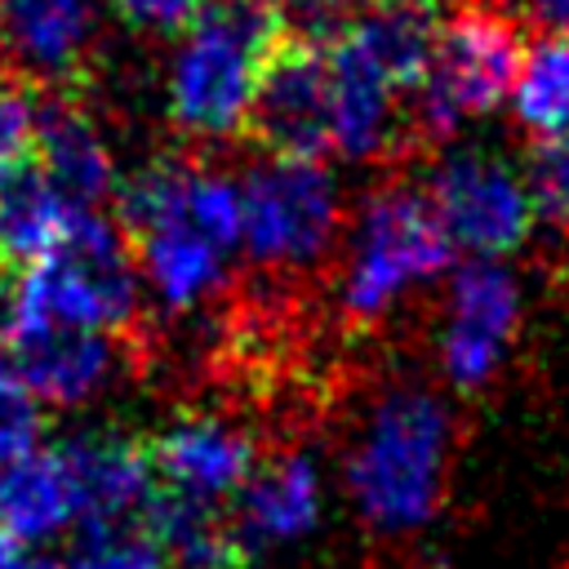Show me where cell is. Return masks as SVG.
<instances>
[{"mask_svg": "<svg viewBox=\"0 0 569 569\" xmlns=\"http://www.w3.org/2000/svg\"><path fill=\"white\" fill-rule=\"evenodd\" d=\"M120 236L138 253L156 293L173 307H200L227 276L240 240V191L191 160H151L120 196Z\"/></svg>", "mask_w": 569, "mask_h": 569, "instance_id": "6da1fadb", "label": "cell"}, {"mask_svg": "<svg viewBox=\"0 0 569 569\" xmlns=\"http://www.w3.org/2000/svg\"><path fill=\"white\" fill-rule=\"evenodd\" d=\"M289 31L280 0H204L169 67V120L196 142L236 138Z\"/></svg>", "mask_w": 569, "mask_h": 569, "instance_id": "7a4b0ae2", "label": "cell"}, {"mask_svg": "<svg viewBox=\"0 0 569 569\" xmlns=\"http://www.w3.org/2000/svg\"><path fill=\"white\" fill-rule=\"evenodd\" d=\"M445 458H449L445 405L422 387H396L373 405L347 458V489L369 525L413 529L440 502Z\"/></svg>", "mask_w": 569, "mask_h": 569, "instance_id": "3957f363", "label": "cell"}, {"mask_svg": "<svg viewBox=\"0 0 569 569\" xmlns=\"http://www.w3.org/2000/svg\"><path fill=\"white\" fill-rule=\"evenodd\" d=\"M525 62L520 22L485 0H462L436 22L431 58L418 84L422 133L449 138L462 120L485 116L516 84Z\"/></svg>", "mask_w": 569, "mask_h": 569, "instance_id": "277c9868", "label": "cell"}, {"mask_svg": "<svg viewBox=\"0 0 569 569\" xmlns=\"http://www.w3.org/2000/svg\"><path fill=\"white\" fill-rule=\"evenodd\" d=\"M449 236L440 231L427 196L387 187L365 200L342 271V311L351 320H378L413 284L431 280L449 262Z\"/></svg>", "mask_w": 569, "mask_h": 569, "instance_id": "5b68a950", "label": "cell"}, {"mask_svg": "<svg viewBox=\"0 0 569 569\" xmlns=\"http://www.w3.org/2000/svg\"><path fill=\"white\" fill-rule=\"evenodd\" d=\"M338 231V187L320 160L267 156L240 187V240L262 267L302 271Z\"/></svg>", "mask_w": 569, "mask_h": 569, "instance_id": "8992f818", "label": "cell"}, {"mask_svg": "<svg viewBox=\"0 0 569 569\" xmlns=\"http://www.w3.org/2000/svg\"><path fill=\"white\" fill-rule=\"evenodd\" d=\"M253 147L280 160H320L333 151V102H329V58L325 40L289 31L271 53L244 129Z\"/></svg>", "mask_w": 569, "mask_h": 569, "instance_id": "52a82bcc", "label": "cell"}, {"mask_svg": "<svg viewBox=\"0 0 569 569\" xmlns=\"http://www.w3.org/2000/svg\"><path fill=\"white\" fill-rule=\"evenodd\" d=\"M427 204L449 244H462L480 258L511 253L533 227V196L511 164L485 151H453L440 160Z\"/></svg>", "mask_w": 569, "mask_h": 569, "instance_id": "ba28073f", "label": "cell"}, {"mask_svg": "<svg viewBox=\"0 0 569 569\" xmlns=\"http://www.w3.org/2000/svg\"><path fill=\"white\" fill-rule=\"evenodd\" d=\"M142 449L156 489L200 507H218L253 476V440L218 418H182L142 440Z\"/></svg>", "mask_w": 569, "mask_h": 569, "instance_id": "9c48e42d", "label": "cell"}, {"mask_svg": "<svg viewBox=\"0 0 569 569\" xmlns=\"http://www.w3.org/2000/svg\"><path fill=\"white\" fill-rule=\"evenodd\" d=\"M89 0H0V67L76 93L89 67Z\"/></svg>", "mask_w": 569, "mask_h": 569, "instance_id": "30bf717a", "label": "cell"}, {"mask_svg": "<svg viewBox=\"0 0 569 569\" xmlns=\"http://www.w3.org/2000/svg\"><path fill=\"white\" fill-rule=\"evenodd\" d=\"M516 311H520L516 280L498 262L480 258L453 276L440 356H445V369L458 387H480L498 369L502 347L516 329Z\"/></svg>", "mask_w": 569, "mask_h": 569, "instance_id": "8fae6325", "label": "cell"}, {"mask_svg": "<svg viewBox=\"0 0 569 569\" xmlns=\"http://www.w3.org/2000/svg\"><path fill=\"white\" fill-rule=\"evenodd\" d=\"M31 164L80 213H89L98 200H107L111 196V182H116L111 151H107L93 116L80 107L76 93H53V98L40 102Z\"/></svg>", "mask_w": 569, "mask_h": 569, "instance_id": "7c38bea8", "label": "cell"}, {"mask_svg": "<svg viewBox=\"0 0 569 569\" xmlns=\"http://www.w3.org/2000/svg\"><path fill=\"white\" fill-rule=\"evenodd\" d=\"M0 356L36 400H53V405L84 400L111 369V342L102 333L62 329V325L27 329L9 338Z\"/></svg>", "mask_w": 569, "mask_h": 569, "instance_id": "4fadbf2b", "label": "cell"}, {"mask_svg": "<svg viewBox=\"0 0 569 569\" xmlns=\"http://www.w3.org/2000/svg\"><path fill=\"white\" fill-rule=\"evenodd\" d=\"M316 516H320V476H316L311 458L280 453L244 480L231 533L249 556L253 547L302 538L316 525Z\"/></svg>", "mask_w": 569, "mask_h": 569, "instance_id": "5bb4252c", "label": "cell"}, {"mask_svg": "<svg viewBox=\"0 0 569 569\" xmlns=\"http://www.w3.org/2000/svg\"><path fill=\"white\" fill-rule=\"evenodd\" d=\"M329 58V102H333V151L360 160L378 156L396 129V89L360 58V49L333 31L325 36Z\"/></svg>", "mask_w": 569, "mask_h": 569, "instance_id": "9a60e30c", "label": "cell"}, {"mask_svg": "<svg viewBox=\"0 0 569 569\" xmlns=\"http://www.w3.org/2000/svg\"><path fill=\"white\" fill-rule=\"evenodd\" d=\"M76 493H80V516L76 520H120V516H142L156 480L147 467L142 440L129 436H84L62 445Z\"/></svg>", "mask_w": 569, "mask_h": 569, "instance_id": "2e32d148", "label": "cell"}, {"mask_svg": "<svg viewBox=\"0 0 569 569\" xmlns=\"http://www.w3.org/2000/svg\"><path fill=\"white\" fill-rule=\"evenodd\" d=\"M80 493L62 449H31L0 467V529L22 542L53 538L76 525Z\"/></svg>", "mask_w": 569, "mask_h": 569, "instance_id": "e0dca14e", "label": "cell"}, {"mask_svg": "<svg viewBox=\"0 0 569 569\" xmlns=\"http://www.w3.org/2000/svg\"><path fill=\"white\" fill-rule=\"evenodd\" d=\"M76 218L80 209H71L31 160L18 164L0 178V267L22 271L40 262L49 249L62 244Z\"/></svg>", "mask_w": 569, "mask_h": 569, "instance_id": "ac0fdd59", "label": "cell"}, {"mask_svg": "<svg viewBox=\"0 0 569 569\" xmlns=\"http://www.w3.org/2000/svg\"><path fill=\"white\" fill-rule=\"evenodd\" d=\"M516 116L525 129L556 138L569 133V40L547 36L533 44L516 76Z\"/></svg>", "mask_w": 569, "mask_h": 569, "instance_id": "d6986e66", "label": "cell"}, {"mask_svg": "<svg viewBox=\"0 0 569 569\" xmlns=\"http://www.w3.org/2000/svg\"><path fill=\"white\" fill-rule=\"evenodd\" d=\"M67 569H169V556L142 511L120 520H76Z\"/></svg>", "mask_w": 569, "mask_h": 569, "instance_id": "ffe728a7", "label": "cell"}, {"mask_svg": "<svg viewBox=\"0 0 569 569\" xmlns=\"http://www.w3.org/2000/svg\"><path fill=\"white\" fill-rule=\"evenodd\" d=\"M36 89L0 67V178L31 160L36 142Z\"/></svg>", "mask_w": 569, "mask_h": 569, "instance_id": "44dd1931", "label": "cell"}, {"mask_svg": "<svg viewBox=\"0 0 569 569\" xmlns=\"http://www.w3.org/2000/svg\"><path fill=\"white\" fill-rule=\"evenodd\" d=\"M533 200L569 227V133L542 138L533 151Z\"/></svg>", "mask_w": 569, "mask_h": 569, "instance_id": "7402d4cb", "label": "cell"}, {"mask_svg": "<svg viewBox=\"0 0 569 569\" xmlns=\"http://www.w3.org/2000/svg\"><path fill=\"white\" fill-rule=\"evenodd\" d=\"M142 31H182L204 0H111Z\"/></svg>", "mask_w": 569, "mask_h": 569, "instance_id": "603a6c76", "label": "cell"}, {"mask_svg": "<svg viewBox=\"0 0 569 569\" xmlns=\"http://www.w3.org/2000/svg\"><path fill=\"white\" fill-rule=\"evenodd\" d=\"M0 569H67V565L44 556V551H36L22 538H13L9 529H0Z\"/></svg>", "mask_w": 569, "mask_h": 569, "instance_id": "cb8c5ba5", "label": "cell"}, {"mask_svg": "<svg viewBox=\"0 0 569 569\" xmlns=\"http://www.w3.org/2000/svg\"><path fill=\"white\" fill-rule=\"evenodd\" d=\"M551 36H565L569 40V0H529L525 4Z\"/></svg>", "mask_w": 569, "mask_h": 569, "instance_id": "d4e9b609", "label": "cell"}]
</instances>
